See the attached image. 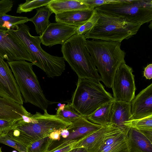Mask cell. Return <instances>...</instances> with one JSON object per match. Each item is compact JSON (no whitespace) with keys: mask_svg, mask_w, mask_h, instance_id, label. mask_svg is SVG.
Masks as SVG:
<instances>
[{"mask_svg":"<svg viewBox=\"0 0 152 152\" xmlns=\"http://www.w3.org/2000/svg\"><path fill=\"white\" fill-rule=\"evenodd\" d=\"M46 6L55 14L75 10L94 9L83 0H52Z\"/></svg>","mask_w":152,"mask_h":152,"instance_id":"21","label":"cell"},{"mask_svg":"<svg viewBox=\"0 0 152 152\" xmlns=\"http://www.w3.org/2000/svg\"><path fill=\"white\" fill-rule=\"evenodd\" d=\"M99 18L97 11L94 9L93 13L89 19L84 24L77 27L76 34L78 35L84 34L94 26Z\"/></svg>","mask_w":152,"mask_h":152,"instance_id":"30","label":"cell"},{"mask_svg":"<svg viewBox=\"0 0 152 152\" xmlns=\"http://www.w3.org/2000/svg\"><path fill=\"white\" fill-rule=\"evenodd\" d=\"M78 139L63 142L60 144L50 150L46 152H69Z\"/></svg>","mask_w":152,"mask_h":152,"instance_id":"32","label":"cell"},{"mask_svg":"<svg viewBox=\"0 0 152 152\" xmlns=\"http://www.w3.org/2000/svg\"><path fill=\"white\" fill-rule=\"evenodd\" d=\"M127 132L114 125L106 134L96 152H128Z\"/></svg>","mask_w":152,"mask_h":152,"instance_id":"13","label":"cell"},{"mask_svg":"<svg viewBox=\"0 0 152 152\" xmlns=\"http://www.w3.org/2000/svg\"><path fill=\"white\" fill-rule=\"evenodd\" d=\"M132 67L126 62L117 69L111 88L114 101L131 103L135 97L136 87Z\"/></svg>","mask_w":152,"mask_h":152,"instance_id":"9","label":"cell"},{"mask_svg":"<svg viewBox=\"0 0 152 152\" xmlns=\"http://www.w3.org/2000/svg\"><path fill=\"white\" fill-rule=\"evenodd\" d=\"M19 120L0 119V134H7L15 128Z\"/></svg>","mask_w":152,"mask_h":152,"instance_id":"31","label":"cell"},{"mask_svg":"<svg viewBox=\"0 0 152 152\" xmlns=\"http://www.w3.org/2000/svg\"><path fill=\"white\" fill-rule=\"evenodd\" d=\"M97 12L99 19L94 26L84 34L86 39L121 43L124 40L136 35L143 25L140 23Z\"/></svg>","mask_w":152,"mask_h":152,"instance_id":"4","label":"cell"},{"mask_svg":"<svg viewBox=\"0 0 152 152\" xmlns=\"http://www.w3.org/2000/svg\"><path fill=\"white\" fill-rule=\"evenodd\" d=\"M44 111L43 114L37 112L33 114L37 120V123H27L20 120L7 134L27 148L33 142L49 136L55 130L66 129L72 124L62 120L56 115L48 113L47 110Z\"/></svg>","mask_w":152,"mask_h":152,"instance_id":"3","label":"cell"},{"mask_svg":"<svg viewBox=\"0 0 152 152\" xmlns=\"http://www.w3.org/2000/svg\"><path fill=\"white\" fill-rule=\"evenodd\" d=\"M144 76L147 79L150 80L152 78V64H150L145 68Z\"/></svg>","mask_w":152,"mask_h":152,"instance_id":"35","label":"cell"},{"mask_svg":"<svg viewBox=\"0 0 152 152\" xmlns=\"http://www.w3.org/2000/svg\"><path fill=\"white\" fill-rule=\"evenodd\" d=\"M94 9L100 12L143 24L152 21V0H119Z\"/></svg>","mask_w":152,"mask_h":152,"instance_id":"8","label":"cell"},{"mask_svg":"<svg viewBox=\"0 0 152 152\" xmlns=\"http://www.w3.org/2000/svg\"><path fill=\"white\" fill-rule=\"evenodd\" d=\"M26 17L16 16L7 14L0 16V29L9 30L16 26H18L28 21Z\"/></svg>","mask_w":152,"mask_h":152,"instance_id":"25","label":"cell"},{"mask_svg":"<svg viewBox=\"0 0 152 152\" xmlns=\"http://www.w3.org/2000/svg\"><path fill=\"white\" fill-rule=\"evenodd\" d=\"M62 129L55 130L50 134L49 137L53 140H59L61 139L60 133Z\"/></svg>","mask_w":152,"mask_h":152,"instance_id":"36","label":"cell"},{"mask_svg":"<svg viewBox=\"0 0 152 152\" xmlns=\"http://www.w3.org/2000/svg\"><path fill=\"white\" fill-rule=\"evenodd\" d=\"M71 123V124L66 129L69 132V135L67 138L64 139L62 142L79 139L89 135L102 126L91 122L83 116Z\"/></svg>","mask_w":152,"mask_h":152,"instance_id":"16","label":"cell"},{"mask_svg":"<svg viewBox=\"0 0 152 152\" xmlns=\"http://www.w3.org/2000/svg\"><path fill=\"white\" fill-rule=\"evenodd\" d=\"M13 1L10 0H0V16L7 14L12 10Z\"/></svg>","mask_w":152,"mask_h":152,"instance_id":"34","label":"cell"},{"mask_svg":"<svg viewBox=\"0 0 152 152\" xmlns=\"http://www.w3.org/2000/svg\"><path fill=\"white\" fill-rule=\"evenodd\" d=\"M113 101L104 104L92 114L84 117L91 122L102 126L111 124V113Z\"/></svg>","mask_w":152,"mask_h":152,"instance_id":"23","label":"cell"},{"mask_svg":"<svg viewBox=\"0 0 152 152\" xmlns=\"http://www.w3.org/2000/svg\"><path fill=\"white\" fill-rule=\"evenodd\" d=\"M52 0H26L23 3L18 5L17 8V13L27 12L33 10L34 9L46 6Z\"/></svg>","mask_w":152,"mask_h":152,"instance_id":"27","label":"cell"},{"mask_svg":"<svg viewBox=\"0 0 152 152\" xmlns=\"http://www.w3.org/2000/svg\"><path fill=\"white\" fill-rule=\"evenodd\" d=\"M130 120L152 115V83L142 90L131 102Z\"/></svg>","mask_w":152,"mask_h":152,"instance_id":"14","label":"cell"},{"mask_svg":"<svg viewBox=\"0 0 152 152\" xmlns=\"http://www.w3.org/2000/svg\"><path fill=\"white\" fill-rule=\"evenodd\" d=\"M86 46L106 87L111 88L114 74L119 66L126 62V53L121 43L99 40H86Z\"/></svg>","mask_w":152,"mask_h":152,"instance_id":"1","label":"cell"},{"mask_svg":"<svg viewBox=\"0 0 152 152\" xmlns=\"http://www.w3.org/2000/svg\"><path fill=\"white\" fill-rule=\"evenodd\" d=\"M71 99L75 110L84 117L93 113L104 104L114 101L100 81L78 78Z\"/></svg>","mask_w":152,"mask_h":152,"instance_id":"6","label":"cell"},{"mask_svg":"<svg viewBox=\"0 0 152 152\" xmlns=\"http://www.w3.org/2000/svg\"><path fill=\"white\" fill-rule=\"evenodd\" d=\"M53 13L47 6L42 7L37 9V13L34 17L29 18L28 21L34 23L36 31L40 36L42 35L50 24L49 19Z\"/></svg>","mask_w":152,"mask_h":152,"instance_id":"22","label":"cell"},{"mask_svg":"<svg viewBox=\"0 0 152 152\" xmlns=\"http://www.w3.org/2000/svg\"><path fill=\"white\" fill-rule=\"evenodd\" d=\"M86 40L84 34L72 35L62 45L63 57L78 78L101 81L94 61L86 46Z\"/></svg>","mask_w":152,"mask_h":152,"instance_id":"5","label":"cell"},{"mask_svg":"<svg viewBox=\"0 0 152 152\" xmlns=\"http://www.w3.org/2000/svg\"><path fill=\"white\" fill-rule=\"evenodd\" d=\"M18 87L23 102L29 103L44 111L49 101L45 96L33 69V64L25 60L7 61Z\"/></svg>","mask_w":152,"mask_h":152,"instance_id":"7","label":"cell"},{"mask_svg":"<svg viewBox=\"0 0 152 152\" xmlns=\"http://www.w3.org/2000/svg\"><path fill=\"white\" fill-rule=\"evenodd\" d=\"M69 134V132L66 129H61L60 133V136L63 138L66 139L67 138Z\"/></svg>","mask_w":152,"mask_h":152,"instance_id":"38","label":"cell"},{"mask_svg":"<svg viewBox=\"0 0 152 152\" xmlns=\"http://www.w3.org/2000/svg\"><path fill=\"white\" fill-rule=\"evenodd\" d=\"M140 131L150 140L152 141V130H143Z\"/></svg>","mask_w":152,"mask_h":152,"instance_id":"37","label":"cell"},{"mask_svg":"<svg viewBox=\"0 0 152 152\" xmlns=\"http://www.w3.org/2000/svg\"><path fill=\"white\" fill-rule=\"evenodd\" d=\"M53 141L49 136L41 139L28 146L26 152H46Z\"/></svg>","mask_w":152,"mask_h":152,"instance_id":"28","label":"cell"},{"mask_svg":"<svg viewBox=\"0 0 152 152\" xmlns=\"http://www.w3.org/2000/svg\"><path fill=\"white\" fill-rule=\"evenodd\" d=\"M115 125L110 124L102 126L92 134L78 139L72 147V149L83 148L87 152H96L103 141L106 134Z\"/></svg>","mask_w":152,"mask_h":152,"instance_id":"15","label":"cell"},{"mask_svg":"<svg viewBox=\"0 0 152 152\" xmlns=\"http://www.w3.org/2000/svg\"><path fill=\"white\" fill-rule=\"evenodd\" d=\"M131 115V103L114 101L111 110V124L128 131L129 128L124 124L130 120Z\"/></svg>","mask_w":152,"mask_h":152,"instance_id":"20","label":"cell"},{"mask_svg":"<svg viewBox=\"0 0 152 152\" xmlns=\"http://www.w3.org/2000/svg\"><path fill=\"white\" fill-rule=\"evenodd\" d=\"M94 10H75L58 13L55 15V20L56 22L78 27L89 19Z\"/></svg>","mask_w":152,"mask_h":152,"instance_id":"19","label":"cell"},{"mask_svg":"<svg viewBox=\"0 0 152 152\" xmlns=\"http://www.w3.org/2000/svg\"><path fill=\"white\" fill-rule=\"evenodd\" d=\"M56 115L62 120L71 123L83 116L75 110L70 102L66 104H61L57 110Z\"/></svg>","mask_w":152,"mask_h":152,"instance_id":"24","label":"cell"},{"mask_svg":"<svg viewBox=\"0 0 152 152\" xmlns=\"http://www.w3.org/2000/svg\"><path fill=\"white\" fill-rule=\"evenodd\" d=\"M0 56L7 61L31 62V56L22 42L9 30L0 29Z\"/></svg>","mask_w":152,"mask_h":152,"instance_id":"10","label":"cell"},{"mask_svg":"<svg viewBox=\"0 0 152 152\" xmlns=\"http://www.w3.org/2000/svg\"><path fill=\"white\" fill-rule=\"evenodd\" d=\"M0 143L10 146L19 152H26L27 148L7 134H0Z\"/></svg>","mask_w":152,"mask_h":152,"instance_id":"29","label":"cell"},{"mask_svg":"<svg viewBox=\"0 0 152 152\" xmlns=\"http://www.w3.org/2000/svg\"><path fill=\"white\" fill-rule=\"evenodd\" d=\"M124 125L127 128L139 130H152V115L140 119L129 120L125 122Z\"/></svg>","mask_w":152,"mask_h":152,"instance_id":"26","label":"cell"},{"mask_svg":"<svg viewBox=\"0 0 152 152\" xmlns=\"http://www.w3.org/2000/svg\"><path fill=\"white\" fill-rule=\"evenodd\" d=\"M77 27L59 22L51 23L40 37L41 43L47 46L62 45L76 34Z\"/></svg>","mask_w":152,"mask_h":152,"instance_id":"12","label":"cell"},{"mask_svg":"<svg viewBox=\"0 0 152 152\" xmlns=\"http://www.w3.org/2000/svg\"><path fill=\"white\" fill-rule=\"evenodd\" d=\"M31 115L23 105L0 97V119L20 120L22 119V115Z\"/></svg>","mask_w":152,"mask_h":152,"instance_id":"17","label":"cell"},{"mask_svg":"<svg viewBox=\"0 0 152 152\" xmlns=\"http://www.w3.org/2000/svg\"><path fill=\"white\" fill-rule=\"evenodd\" d=\"M0 97L23 105V98L11 70L0 56Z\"/></svg>","mask_w":152,"mask_h":152,"instance_id":"11","label":"cell"},{"mask_svg":"<svg viewBox=\"0 0 152 152\" xmlns=\"http://www.w3.org/2000/svg\"><path fill=\"white\" fill-rule=\"evenodd\" d=\"M9 30L23 43L31 56L33 65L41 69L49 77L53 78L62 74L66 66L63 57L52 55L42 49L40 36L32 35L28 26L23 24L16 26Z\"/></svg>","mask_w":152,"mask_h":152,"instance_id":"2","label":"cell"},{"mask_svg":"<svg viewBox=\"0 0 152 152\" xmlns=\"http://www.w3.org/2000/svg\"><path fill=\"white\" fill-rule=\"evenodd\" d=\"M127 138L128 152H152V141L140 131L129 128Z\"/></svg>","mask_w":152,"mask_h":152,"instance_id":"18","label":"cell"},{"mask_svg":"<svg viewBox=\"0 0 152 152\" xmlns=\"http://www.w3.org/2000/svg\"><path fill=\"white\" fill-rule=\"evenodd\" d=\"M69 152H87V151L84 148H78L73 149Z\"/></svg>","mask_w":152,"mask_h":152,"instance_id":"39","label":"cell"},{"mask_svg":"<svg viewBox=\"0 0 152 152\" xmlns=\"http://www.w3.org/2000/svg\"><path fill=\"white\" fill-rule=\"evenodd\" d=\"M88 5L95 8L101 5L115 3L119 0H83Z\"/></svg>","mask_w":152,"mask_h":152,"instance_id":"33","label":"cell"},{"mask_svg":"<svg viewBox=\"0 0 152 152\" xmlns=\"http://www.w3.org/2000/svg\"><path fill=\"white\" fill-rule=\"evenodd\" d=\"M0 152H3L1 150V147H0Z\"/></svg>","mask_w":152,"mask_h":152,"instance_id":"40","label":"cell"}]
</instances>
